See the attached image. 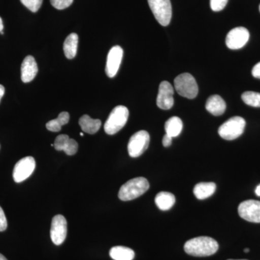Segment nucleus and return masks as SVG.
Listing matches in <instances>:
<instances>
[{"label": "nucleus", "mask_w": 260, "mask_h": 260, "mask_svg": "<svg viewBox=\"0 0 260 260\" xmlns=\"http://www.w3.org/2000/svg\"><path fill=\"white\" fill-rule=\"evenodd\" d=\"M218 242L211 237H200L187 241L184 249L186 254L194 256L213 255L218 250Z\"/></svg>", "instance_id": "f257e3e1"}, {"label": "nucleus", "mask_w": 260, "mask_h": 260, "mask_svg": "<svg viewBox=\"0 0 260 260\" xmlns=\"http://www.w3.org/2000/svg\"><path fill=\"white\" fill-rule=\"evenodd\" d=\"M150 184L145 178H135L121 186L118 196L122 201H129L144 194L148 190Z\"/></svg>", "instance_id": "f03ea898"}, {"label": "nucleus", "mask_w": 260, "mask_h": 260, "mask_svg": "<svg viewBox=\"0 0 260 260\" xmlns=\"http://www.w3.org/2000/svg\"><path fill=\"white\" fill-rule=\"evenodd\" d=\"M129 117V110L124 106H117L109 114L104 130L108 135H114L120 131L126 124Z\"/></svg>", "instance_id": "7ed1b4c3"}, {"label": "nucleus", "mask_w": 260, "mask_h": 260, "mask_svg": "<svg viewBox=\"0 0 260 260\" xmlns=\"http://www.w3.org/2000/svg\"><path fill=\"white\" fill-rule=\"evenodd\" d=\"M174 88L179 95L186 99H193L198 95V83L189 73H182L174 80Z\"/></svg>", "instance_id": "20e7f679"}, {"label": "nucleus", "mask_w": 260, "mask_h": 260, "mask_svg": "<svg viewBox=\"0 0 260 260\" xmlns=\"http://www.w3.org/2000/svg\"><path fill=\"white\" fill-rule=\"evenodd\" d=\"M246 121L241 116H234L219 127L218 134L224 140L237 139L244 133Z\"/></svg>", "instance_id": "39448f33"}, {"label": "nucleus", "mask_w": 260, "mask_h": 260, "mask_svg": "<svg viewBox=\"0 0 260 260\" xmlns=\"http://www.w3.org/2000/svg\"><path fill=\"white\" fill-rule=\"evenodd\" d=\"M149 7L154 17L162 26L170 23L172 17V3L170 0H148Z\"/></svg>", "instance_id": "423d86ee"}, {"label": "nucleus", "mask_w": 260, "mask_h": 260, "mask_svg": "<svg viewBox=\"0 0 260 260\" xmlns=\"http://www.w3.org/2000/svg\"><path fill=\"white\" fill-rule=\"evenodd\" d=\"M150 144V135L147 131L141 130L135 133L128 143V153L133 158H137L142 155L148 149Z\"/></svg>", "instance_id": "0eeeda50"}, {"label": "nucleus", "mask_w": 260, "mask_h": 260, "mask_svg": "<svg viewBox=\"0 0 260 260\" xmlns=\"http://www.w3.org/2000/svg\"><path fill=\"white\" fill-rule=\"evenodd\" d=\"M241 218L251 222L260 223V201L249 200L242 202L238 208Z\"/></svg>", "instance_id": "6e6552de"}, {"label": "nucleus", "mask_w": 260, "mask_h": 260, "mask_svg": "<svg viewBox=\"0 0 260 260\" xmlns=\"http://www.w3.org/2000/svg\"><path fill=\"white\" fill-rule=\"evenodd\" d=\"M249 39V32L244 27H237L232 29L228 34L225 44L228 48L232 50L242 49Z\"/></svg>", "instance_id": "1a4fd4ad"}, {"label": "nucleus", "mask_w": 260, "mask_h": 260, "mask_svg": "<svg viewBox=\"0 0 260 260\" xmlns=\"http://www.w3.org/2000/svg\"><path fill=\"white\" fill-rule=\"evenodd\" d=\"M35 159L31 156L22 158L15 164L13 169V179L17 183H20L28 179L35 170Z\"/></svg>", "instance_id": "9d476101"}, {"label": "nucleus", "mask_w": 260, "mask_h": 260, "mask_svg": "<svg viewBox=\"0 0 260 260\" xmlns=\"http://www.w3.org/2000/svg\"><path fill=\"white\" fill-rule=\"evenodd\" d=\"M68 234V223L63 215H57L52 219L51 226V239L55 245H60L64 242Z\"/></svg>", "instance_id": "9b49d317"}, {"label": "nucleus", "mask_w": 260, "mask_h": 260, "mask_svg": "<svg viewBox=\"0 0 260 260\" xmlns=\"http://www.w3.org/2000/svg\"><path fill=\"white\" fill-rule=\"evenodd\" d=\"M174 88L168 81H162L159 85L157 106L164 110L172 109L174 104Z\"/></svg>", "instance_id": "f8f14e48"}, {"label": "nucleus", "mask_w": 260, "mask_h": 260, "mask_svg": "<svg viewBox=\"0 0 260 260\" xmlns=\"http://www.w3.org/2000/svg\"><path fill=\"white\" fill-rule=\"evenodd\" d=\"M123 57V49L119 46L112 47L107 56L106 73L109 78L116 76Z\"/></svg>", "instance_id": "ddd939ff"}, {"label": "nucleus", "mask_w": 260, "mask_h": 260, "mask_svg": "<svg viewBox=\"0 0 260 260\" xmlns=\"http://www.w3.org/2000/svg\"><path fill=\"white\" fill-rule=\"evenodd\" d=\"M54 146L56 150H63L68 155H75L78 149V143L67 135H59L54 141Z\"/></svg>", "instance_id": "4468645a"}, {"label": "nucleus", "mask_w": 260, "mask_h": 260, "mask_svg": "<svg viewBox=\"0 0 260 260\" xmlns=\"http://www.w3.org/2000/svg\"><path fill=\"white\" fill-rule=\"evenodd\" d=\"M38 73L37 61L32 56H27L21 65V80L23 83L31 82Z\"/></svg>", "instance_id": "2eb2a0df"}, {"label": "nucleus", "mask_w": 260, "mask_h": 260, "mask_svg": "<svg viewBox=\"0 0 260 260\" xmlns=\"http://www.w3.org/2000/svg\"><path fill=\"white\" fill-rule=\"evenodd\" d=\"M205 108L213 115L220 116L225 112L226 104L220 95H213L208 98Z\"/></svg>", "instance_id": "dca6fc26"}, {"label": "nucleus", "mask_w": 260, "mask_h": 260, "mask_svg": "<svg viewBox=\"0 0 260 260\" xmlns=\"http://www.w3.org/2000/svg\"><path fill=\"white\" fill-rule=\"evenodd\" d=\"M216 184L213 182H201L196 184L194 188V194L198 200H205L215 193Z\"/></svg>", "instance_id": "f3484780"}, {"label": "nucleus", "mask_w": 260, "mask_h": 260, "mask_svg": "<svg viewBox=\"0 0 260 260\" xmlns=\"http://www.w3.org/2000/svg\"><path fill=\"white\" fill-rule=\"evenodd\" d=\"M155 202L159 209L166 211L170 210L175 204V196L172 193L161 191L155 196Z\"/></svg>", "instance_id": "a211bd4d"}, {"label": "nucleus", "mask_w": 260, "mask_h": 260, "mask_svg": "<svg viewBox=\"0 0 260 260\" xmlns=\"http://www.w3.org/2000/svg\"><path fill=\"white\" fill-rule=\"evenodd\" d=\"M80 126L85 133L93 135L96 133L102 126V121L100 119H92L87 114L83 115L79 120Z\"/></svg>", "instance_id": "6ab92c4d"}, {"label": "nucleus", "mask_w": 260, "mask_h": 260, "mask_svg": "<svg viewBox=\"0 0 260 260\" xmlns=\"http://www.w3.org/2000/svg\"><path fill=\"white\" fill-rule=\"evenodd\" d=\"M78 34L73 32L70 34L65 39L64 43V52L68 59H73L75 57L78 51Z\"/></svg>", "instance_id": "aec40b11"}, {"label": "nucleus", "mask_w": 260, "mask_h": 260, "mask_svg": "<svg viewBox=\"0 0 260 260\" xmlns=\"http://www.w3.org/2000/svg\"><path fill=\"white\" fill-rule=\"evenodd\" d=\"M109 255L114 260H133L135 251L126 246H116L111 249Z\"/></svg>", "instance_id": "412c9836"}, {"label": "nucleus", "mask_w": 260, "mask_h": 260, "mask_svg": "<svg viewBox=\"0 0 260 260\" xmlns=\"http://www.w3.org/2000/svg\"><path fill=\"white\" fill-rule=\"evenodd\" d=\"M183 129V122L180 118L178 116H173L168 119L165 124L166 134L176 138L181 134Z\"/></svg>", "instance_id": "4be33fe9"}, {"label": "nucleus", "mask_w": 260, "mask_h": 260, "mask_svg": "<svg viewBox=\"0 0 260 260\" xmlns=\"http://www.w3.org/2000/svg\"><path fill=\"white\" fill-rule=\"evenodd\" d=\"M70 120L69 113L63 112L59 114L58 117L55 119L49 121L47 124V128L48 130L51 132H59L61 130V126L65 125L68 124Z\"/></svg>", "instance_id": "5701e85b"}, {"label": "nucleus", "mask_w": 260, "mask_h": 260, "mask_svg": "<svg viewBox=\"0 0 260 260\" xmlns=\"http://www.w3.org/2000/svg\"><path fill=\"white\" fill-rule=\"evenodd\" d=\"M243 102L250 107H260V93L254 91H246L242 94Z\"/></svg>", "instance_id": "b1692460"}, {"label": "nucleus", "mask_w": 260, "mask_h": 260, "mask_svg": "<svg viewBox=\"0 0 260 260\" xmlns=\"http://www.w3.org/2000/svg\"><path fill=\"white\" fill-rule=\"evenodd\" d=\"M20 2L32 13H37L42 6L43 0H20Z\"/></svg>", "instance_id": "393cba45"}, {"label": "nucleus", "mask_w": 260, "mask_h": 260, "mask_svg": "<svg viewBox=\"0 0 260 260\" xmlns=\"http://www.w3.org/2000/svg\"><path fill=\"white\" fill-rule=\"evenodd\" d=\"M51 5L57 10H64L73 4V0H50Z\"/></svg>", "instance_id": "a878e982"}, {"label": "nucleus", "mask_w": 260, "mask_h": 260, "mask_svg": "<svg viewBox=\"0 0 260 260\" xmlns=\"http://www.w3.org/2000/svg\"><path fill=\"white\" fill-rule=\"evenodd\" d=\"M229 0H210V8L215 12L221 11L226 6Z\"/></svg>", "instance_id": "bb28decb"}, {"label": "nucleus", "mask_w": 260, "mask_h": 260, "mask_svg": "<svg viewBox=\"0 0 260 260\" xmlns=\"http://www.w3.org/2000/svg\"><path fill=\"white\" fill-rule=\"evenodd\" d=\"M8 227V221L3 208L0 207V232H4Z\"/></svg>", "instance_id": "cd10ccee"}, {"label": "nucleus", "mask_w": 260, "mask_h": 260, "mask_svg": "<svg viewBox=\"0 0 260 260\" xmlns=\"http://www.w3.org/2000/svg\"><path fill=\"white\" fill-rule=\"evenodd\" d=\"M172 137L169 136V135L167 134L164 135V138H162V145H164V146L166 147V148L170 146L172 143Z\"/></svg>", "instance_id": "c85d7f7f"}, {"label": "nucleus", "mask_w": 260, "mask_h": 260, "mask_svg": "<svg viewBox=\"0 0 260 260\" xmlns=\"http://www.w3.org/2000/svg\"><path fill=\"white\" fill-rule=\"evenodd\" d=\"M251 73H252V75L254 78L260 79V62L257 63V64L253 68Z\"/></svg>", "instance_id": "c756f323"}, {"label": "nucleus", "mask_w": 260, "mask_h": 260, "mask_svg": "<svg viewBox=\"0 0 260 260\" xmlns=\"http://www.w3.org/2000/svg\"><path fill=\"white\" fill-rule=\"evenodd\" d=\"M5 89L3 85H0V102H1L2 98L5 95Z\"/></svg>", "instance_id": "7c9ffc66"}, {"label": "nucleus", "mask_w": 260, "mask_h": 260, "mask_svg": "<svg viewBox=\"0 0 260 260\" xmlns=\"http://www.w3.org/2000/svg\"><path fill=\"white\" fill-rule=\"evenodd\" d=\"M255 193L257 195V196L260 197V184L256 186V189H255Z\"/></svg>", "instance_id": "2f4dec72"}, {"label": "nucleus", "mask_w": 260, "mask_h": 260, "mask_svg": "<svg viewBox=\"0 0 260 260\" xmlns=\"http://www.w3.org/2000/svg\"><path fill=\"white\" fill-rule=\"evenodd\" d=\"M3 28H4V25H3V20H2L1 17H0V32L3 31Z\"/></svg>", "instance_id": "473e14b6"}, {"label": "nucleus", "mask_w": 260, "mask_h": 260, "mask_svg": "<svg viewBox=\"0 0 260 260\" xmlns=\"http://www.w3.org/2000/svg\"><path fill=\"white\" fill-rule=\"evenodd\" d=\"M0 260H8L6 259L5 256H3V254H0Z\"/></svg>", "instance_id": "72a5a7b5"}, {"label": "nucleus", "mask_w": 260, "mask_h": 260, "mask_svg": "<svg viewBox=\"0 0 260 260\" xmlns=\"http://www.w3.org/2000/svg\"><path fill=\"white\" fill-rule=\"evenodd\" d=\"M244 251L245 253H248L249 252V251H250V249H249V248H246V249H244Z\"/></svg>", "instance_id": "f704fd0d"}, {"label": "nucleus", "mask_w": 260, "mask_h": 260, "mask_svg": "<svg viewBox=\"0 0 260 260\" xmlns=\"http://www.w3.org/2000/svg\"><path fill=\"white\" fill-rule=\"evenodd\" d=\"M228 260H247V259H228Z\"/></svg>", "instance_id": "c9c22d12"}, {"label": "nucleus", "mask_w": 260, "mask_h": 260, "mask_svg": "<svg viewBox=\"0 0 260 260\" xmlns=\"http://www.w3.org/2000/svg\"><path fill=\"white\" fill-rule=\"evenodd\" d=\"M80 135H81V136H83V133H80Z\"/></svg>", "instance_id": "e433bc0d"}, {"label": "nucleus", "mask_w": 260, "mask_h": 260, "mask_svg": "<svg viewBox=\"0 0 260 260\" xmlns=\"http://www.w3.org/2000/svg\"><path fill=\"white\" fill-rule=\"evenodd\" d=\"M259 12H260V5H259Z\"/></svg>", "instance_id": "4c0bfd02"}]
</instances>
